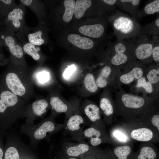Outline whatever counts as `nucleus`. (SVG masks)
<instances>
[{"instance_id": "nucleus-1", "label": "nucleus", "mask_w": 159, "mask_h": 159, "mask_svg": "<svg viewBox=\"0 0 159 159\" xmlns=\"http://www.w3.org/2000/svg\"><path fill=\"white\" fill-rule=\"evenodd\" d=\"M115 90L116 115L125 119L145 120L158 107V98L127 92L121 86Z\"/></svg>"}, {"instance_id": "nucleus-2", "label": "nucleus", "mask_w": 159, "mask_h": 159, "mask_svg": "<svg viewBox=\"0 0 159 159\" xmlns=\"http://www.w3.org/2000/svg\"><path fill=\"white\" fill-rule=\"evenodd\" d=\"M32 72V67L15 66L9 61L0 75V86L29 102L38 97L34 90Z\"/></svg>"}, {"instance_id": "nucleus-3", "label": "nucleus", "mask_w": 159, "mask_h": 159, "mask_svg": "<svg viewBox=\"0 0 159 159\" xmlns=\"http://www.w3.org/2000/svg\"><path fill=\"white\" fill-rule=\"evenodd\" d=\"M29 103L0 86V130L6 131L11 128Z\"/></svg>"}, {"instance_id": "nucleus-4", "label": "nucleus", "mask_w": 159, "mask_h": 159, "mask_svg": "<svg viewBox=\"0 0 159 159\" xmlns=\"http://www.w3.org/2000/svg\"><path fill=\"white\" fill-rule=\"evenodd\" d=\"M56 115L52 113L49 117L43 119L37 124L21 125L20 132L29 138V147L36 148L41 141L48 140L53 134L64 128L65 122L60 124L55 122Z\"/></svg>"}, {"instance_id": "nucleus-5", "label": "nucleus", "mask_w": 159, "mask_h": 159, "mask_svg": "<svg viewBox=\"0 0 159 159\" xmlns=\"http://www.w3.org/2000/svg\"><path fill=\"white\" fill-rule=\"evenodd\" d=\"M107 19L117 39H129L141 31V26L137 20L119 10H116Z\"/></svg>"}, {"instance_id": "nucleus-6", "label": "nucleus", "mask_w": 159, "mask_h": 159, "mask_svg": "<svg viewBox=\"0 0 159 159\" xmlns=\"http://www.w3.org/2000/svg\"><path fill=\"white\" fill-rule=\"evenodd\" d=\"M107 62L117 68L136 61L133 47L130 39L117 38L108 49Z\"/></svg>"}, {"instance_id": "nucleus-7", "label": "nucleus", "mask_w": 159, "mask_h": 159, "mask_svg": "<svg viewBox=\"0 0 159 159\" xmlns=\"http://www.w3.org/2000/svg\"><path fill=\"white\" fill-rule=\"evenodd\" d=\"M0 44L9 52V61L16 66L28 68L25 54L16 38L15 34L2 28L0 31Z\"/></svg>"}, {"instance_id": "nucleus-8", "label": "nucleus", "mask_w": 159, "mask_h": 159, "mask_svg": "<svg viewBox=\"0 0 159 159\" xmlns=\"http://www.w3.org/2000/svg\"><path fill=\"white\" fill-rule=\"evenodd\" d=\"M147 66L137 60L116 68V88L122 85H135L138 79L144 76Z\"/></svg>"}, {"instance_id": "nucleus-9", "label": "nucleus", "mask_w": 159, "mask_h": 159, "mask_svg": "<svg viewBox=\"0 0 159 159\" xmlns=\"http://www.w3.org/2000/svg\"><path fill=\"white\" fill-rule=\"evenodd\" d=\"M154 37L140 31L130 39L137 60L146 64L153 62L152 53Z\"/></svg>"}, {"instance_id": "nucleus-10", "label": "nucleus", "mask_w": 159, "mask_h": 159, "mask_svg": "<svg viewBox=\"0 0 159 159\" xmlns=\"http://www.w3.org/2000/svg\"><path fill=\"white\" fill-rule=\"evenodd\" d=\"M26 7L20 2L0 22L1 27L15 34L20 32L26 24Z\"/></svg>"}, {"instance_id": "nucleus-11", "label": "nucleus", "mask_w": 159, "mask_h": 159, "mask_svg": "<svg viewBox=\"0 0 159 159\" xmlns=\"http://www.w3.org/2000/svg\"><path fill=\"white\" fill-rule=\"evenodd\" d=\"M35 99V101L29 104L20 117L26 118L25 124H34L35 121L42 117L50 107L49 102L47 100L38 96Z\"/></svg>"}, {"instance_id": "nucleus-12", "label": "nucleus", "mask_w": 159, "mask_h": 159, "mask_svg": "<svg viewBox=\"0 0 159 159\" xmlns=\"http://www.w3.org/2000/svg\"><path fill=\"white\" fill-rule=\"evenodd\" d=\"M64 122V128L72 140L79 143H85L83 138L85 122L81 115L77 114L70 116Z\"/></svg>"}, {"instance_id": "nucleus-13", "label": "nucleus", "mask_w": 159, "mask_h": 159, "mask_svg": "<svg viewBox=\"0 0 159 159\" xmlns=\"http://www.w3.org/2000/svg\"><path fill=\"white\" fill-rule=\"evenodd\" d=\"M43 23L39 24L33 27H30L26 24L20 32L15 34L16 39L28 42L34 45L40 46L44 44L45 40L42 25Z\"/></svg>"}, {"instance_id": "nucleus-14", "label": "nucleus", "mask_w": 159, "mask_h": 159, "mask_svg": "<svg viewBox=\"0 0 159 159\" xmlns=\"http://www.w3.org/2000/svg\"><path fill=\"white\" fill-rule=\"evenodd\" d=\"M116 68L107 63L102 69L96 82L98 88H105L109 85H112L114 89L116 87Z\"/></svg>"}, {"instance_id": "nucleus-15", "label": "nucleus", "mask_w": 159, "mask_h": 159, "mask_svg": "<svg viewBox=\"0 0 159 159\" xmlns=\"http://www.w3.org/2000/svg\"><path fill=\"white\" fill-rule=\"evenodd\" d=\"M62 146L64 152L69 157L81 156L96 149L95 147L86 143H74L66 142L63 143Z\"/></svg>"}, {"instance_id": "nucleus-16", "label": "nucleus", "mask_w": 159, "mask_h": 159, "mask_svg": "<svg viewBox=\"0 0 159 159\" xmlns=\"http://www.w3.org/2000/svg\"><path fill=\"white\" fill-rule=\"evenodd\" d=\"M107 94L101 97L99 103V108L104 116L103 121L107 124L111 123L115 115H116L115 100L112 97L110 90Z\"/></svg>"}, {"instance_id": "nucleus-17", "label": "nucleus", "mask_w": 159, "mask_h": 159, "mask_svg": "<svg viewBox=\"0 0 159 159\" xmlns=\"http://www.w3.org/2000/svg\"><path fill=\"white\" fill-rule=\"evenodd\" d=\"M84 111L91 123L90 126L105 130V122L102 119L100 109L97 105L92 103L86 105Z\"/></svg>"}, {"instance_id": "nucleus-18", "label": "nucleus", "mask_w": 159, "mask_h": 159, "mask_svg": "<svg viewBox=\"0 0 159 159\" xmlns=\"http://www.w3.org/2000/svg\"><path fill=\"white\" fill-rule=\"evenodd\" d=\"M144 76L153 85L156 97L158 98L159 90V64L152 63L147 66Z\"/></svg>"}, {"instance_id": "nucleus-19", "label": "nucleus", "mask_w": 159, "mask_h": 159, "mask_svg": "<svg viewBox=\"0 0 159 159\" xmlns=\"http://www.w3.org/2000/svg\"><path fill=\"white\" fill-rule=\"evenodd\" d=\"M17 40L21 47L24 54L30 56L37 62V65L40 66L42 63V55L39 46L22 40Z\"/></svg>"}, {"instance_id": "nucleus-20", "label": "nucleus", "mask_w": 159, "mask_h": 159, "mask_svg": "<svg viewBox=\"0 0 159 159\" xmlns=\"http://www.w3.org/2000/svg\"><path fill=\"white\" fill-rule=\"evenodd\" d=\"M140 0H117L116 6L119 9L129 14L132 17L137 20L140 10Z\"/></svg>"}, {"instance_id": "nucleus-21", "label": "nucleus", "mask_w": 159, "mask_h": 159, "mask_svg": "<svg viewBox=\"0 0 159 159\" xmlns=\"http://www.w3.org/2000/svg\"><path fill=\"white\" fill-rule=\"evenodd\" d=\"M105 30L106 27L100 23L83 25L79 29L80 33L95 39H98L102 36Z\"/></svg>"}, {"instance_id": "nucleus-22", "label": "nucleus", "mask_w": 159, "mask_h": 159, "mask_svg": "<svg viewBox=\"0 0 159 159\" xmlns=\"http://www.w3.org/2000/svg\"><path fill=\"white\" fill-rule=\"evenodd\" d=\"M153 130L146 127H138L132 130L130 134L131 138L135 140L141 142L151 141L154 138Z\"/></svg>"}, {"instance_id": "nucleus-23", "label": "nucleus", "mask_w": 159, "mask_h": 159, "mask_svg": "<svg viewBox=\"0 0 159 159\" xmlns=\"http://www.w3.org/2000/svg\"><path fill=\"white\" fill-rule=\"evenodd\" d=\"M50 74L49 72L42 69L40 66L32 67V77L34 85L41 87L49 81Z\"/></svg>"}, {"instance_id": "nucleus-24", "label": "nucleus", "mask_w": 159, "mask_h": 159, "mask_svg": "<svg viewBox=\"0 0 159 159\" xmlns=\"http://www.w3.org/2000/svg\"><path fill=\"white\" fill-rule=\"evenodd\" d=\"M67 39L72 44L82 49H89L94 46V42L91 39L82 37L77 34H70L68 36Z\"/></svg>"}, {"instance_id": "nucleus-25", "label": "nucleus", "mask_w": 159, "mask_h": 159, "mask_svg": "<svg viewBox=\"0 0 159 159\" xmlns=\"http://www.w3.org/2000/svg\"><path fill=\"white\" fill-rule=\"evenodd\" d=\"M19 1L34 12L37 18L39 23H43L42 19L44 13L42 1L38 0H20Z\"/></svg>"}, {"instance_id": "nucleus-26", "label": "nucleus", "mask_w": 159, "mask_h": 159, "mask_svg": "<svg viewBox=\"0 0 159 159\" xmlns=\"http://www.w3.org/2000/svg\"><path fill=\"white\" fill-rule=\"evenodd\" d=\"M83 138L84 139L94 138H100L106 143L112 142V138L106 133L105 130L91 126L84 130Z\"/></svg>"}, {"instance_id": "nucleus-27", "label": "nucleus", "mask_w": 159, "mask_h": 159, "mask_svg": "<svg viewBox=\"0 0 159 159\" xmlns=\"http://www.w3.org/2000/svg\"><path fill=\"white\" fill-rule=\"evenodd\" d=\"M156 13L159 14V0L150 1L145 4L142 9L140 10L137 19H140L146 16Z\"/></svg>"}, {"instance_id": "nucleus-28", "label": "nucleus", "mask_w": 159, "mask_h": 159, "mask_svg": "<svg viewBox=\"0 0 159 159\" xmlns=\"http://www.w3.org/2000/svg\"><path fill=\"white\" fill-rule=\"evenodd\" d=\"M50 107L53 111L52 113H66L69 110L68 105L57 96H52L49 102Z\"/></svg>"}, {"instance_id": "nucleus-29", "label": "nucleus", "mask_w": 159, "mask_h": 159, "mask_svg": "<svg viewBox=\"0 0 159 159\" xmlns=\"http://www.w3.org/2000/svg\"><path fill=\"white\" fill-rule=\"evenodd\" d=\"M141 31L153 37L159 35V14L152 21L141 27Z\"/></svg>"}, {"instance_id": "nucleus-30", "label": "nucleus", "mask_w": 159, "mask_h": 159, "mask_svg": "<svg viewBox=\"0 0 159 159\" xmlns=\"http://www.w3.org/2000/svg\"><path fill=\"white\" fill-rule=\"evenodd\" d=\"M92 4L90 0H77L75 2L74 15L76 18L79 19L84 15L86 11Z\"/></svg>"}, {"instance_id": "nucleus-31", "label": "nucleus", "mask_w": 159, "mask_h": 159, "mask_svg": "<svg viewBox=\"0 0 159 159\" xmlns=\"http://www.w3.org/2000/svg\"><path fill=\"white\" fill-rule=\"evenodd\" d=\"M17 4L14 0H0V22Z\"/></svg>"}, {"instance_id": "nucleus-32", "label": "nucleus", "mask_w": 159, "mask_h": 159, "mask_svg": "<svg viewBox=\"0 0 159 159\" xmlns=\"http://www.w3.org/2000/svg\"><path fill=\"white\" fill-rule=\"evenodd\" d=\"M65 11L63 16V21L66 22L72 19L74 13L75 2L74 0H65L64 2Z\"/></svg>"}, {"instance_id": "nucleus-33", "label": "nucleus", "mask_w": 159, "mask_h": 159, "mask_svg": "<svg viewBox=\"0 0 159 159\" xmlns=\"http://www.w3.org/2000/svg\"><path fill=\"white\" fill-rule=\"evenodd\" d=\"M131 145L129 143L117 147L114 150V153L118 159H127L131 151Z\"/></svg>"}, {"instance_id": "nucleus-34", "label": "nucleus", "mask_w": 159, "mask_h": 159, "mask_svg": "<svg viewBox=\"0 0 159 159\" xmlns=\"http://www.w3.org/2000/svg\"><path fill=\"white\" fill-rule=\"evenodd\" d=\"M140 149L138 159H155L156 153L150 145H144Z\"/></svg>"}, {"instance_id": "nucleus-35", "label": "nucleus", "mask_w": 159, "mask_h": 159, "mask_svg": "<svg viewBox=\"0 0 159 159\" xmlns=\"http://www.w3.org/2000/svg\"><path fill=\"white\" fill-rule=\"evenodd\" d=\"M84 85L86 89L91 93H95L98 90L93 75L88 73L85 76L84 80Z\"/></svg>"}, {"instance_id": "nucleus-36", "label": "nucleus", "mask_w": 159, "mask_h": 159, "mask_svg": "<svg viewBox=\"0 0 159 159\" xmlns=\"http://www.w3.org/2000/svg\"><path fill=\"white\" fill-rule=\"evenodd\" d=\"M153 62L157 64H159V37H154L153 43L152 53Z\"/></svg>"}, {"instance_id": "nucleus-37", "label": "nucleus", "mask_w": 159, "mask_h": 159, "mask_svg": "<svg viewBox=\"0 0 159 159\" xmlns=\"http://www.w3.org/2000/svg\"><path fill=\"white\" fill-rule=\"evenodd\" d=\"M107 11L111 14L115 11L117 0H103Z\"/></svg>"}, {"instance_id": "nucleus-38", "label": "nucleus", "mask_w": 159, "mask_h": 159, "mask_svg": "<svg viewBox=\"0 0 159 159\" xmlns=\"http://www.w3.org/2000/svg\"><path fill=\"white\" fill-rule=\"evenodd\" d=\"M6 131L0 130V159H4V139Z\"/></svg>"}, {"instance_id": "nucleus-39", "label": "nucleus", "mask_w": 159, "mask_h": 159, "mask_svg": "<svg viewBox=\"0 0 159 159\" xmlns=\"http://www.w3.org/2000/svg\"><path fill=\"white\" fill-rule=\"evenodd\" d=\"M76 67L74 65L68 67L63 72V76L66 79H69L74 73Z\"/></svg>"}, {"instance_id": "nucleus-40", "label": "nucleus", "mask_w": 159, "mask_h": 159, "mask_svg": "<svg viewBox=\"0 0 159 159\" xmlns=\"http://www.w3.org/2000/svg\"><path fill=\"white\" fill-rule=\"evenodd\" d=\"M3 46L0 44V66H6L9 62V59L6 58L4 52Z\"/></svg>"}, {"instance_id": "nucleus-41", "label": "nucleus", "mask_w": 159, "mask_h": 159, "mask_svg": "<svg viewBox=\"0 0 159 159\" xmlns=\"http://www.w3.org/2000/svg\"><path fill=\"white\" fill-rule=\"evenodd\" d=\"M67 159H77L75 157H69Z\"/></svg>"}, {"instance_id": "nucleus-42", "label": "nucleus", "mask_w": 159, "mask_h": 159, "mask_svg": "<svg viewBox=\"0 0 159 159\" xmlns=\"http://www.w3.org/2000/svg\"><path fill=\"white\" fill-rule=\"evenodd\" d=\"M1 25H0V31L1 30Z\"/></svg>"}]
</instances>
